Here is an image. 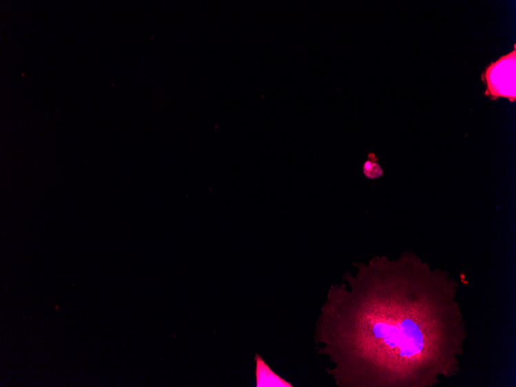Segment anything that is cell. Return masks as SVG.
<instances>
[{"label": "cell", "mask_w": 516, "mask_h": 387, "mask_svg": "<svg viewBox=\"0 0 516 387\" xmlns=\"http://www.w3.org/2000/svg\"><path fill=\"white\" fill-rule=\"evenodd\" d=\"M316 323L318 353L339 387H434L460 371L467 338L458 283L415 253L353 263Z\"/></svg>", "instance_id": "6da1fadb"}, {"label": "cell", "mask_w": 516, "mask_h": 387, "mask_svg": "<svg viewBox=\"0 0 516 387\" xmlns=\"http://www.w3.org/2000/svg\"><path fill=\"white\" fill-rule=\"evenodd\" d=\"M256 379L257 386H278V387H292L293 386L287 382L286 380L280 377L277 374L271 370V368L259 356L256 357Z\"/></svg>", "instance_id": "7a4b0ae2"}, {"label": "cell", "mask_w": 516, "mask_h": 387, "mask_svg": "<svg viewBox=\"0 0 516 387\" xmlns=\"http://www.w3.org/2000/svg\"><path fill=\"white\" fill-rule=\"evenodd\" d=\"M378 161V158L373 154H369V160L362 166V172L367 178L375 180L384 176V169Z\"/></svg>", "instance_id": "3957f363"}]
</instances>
